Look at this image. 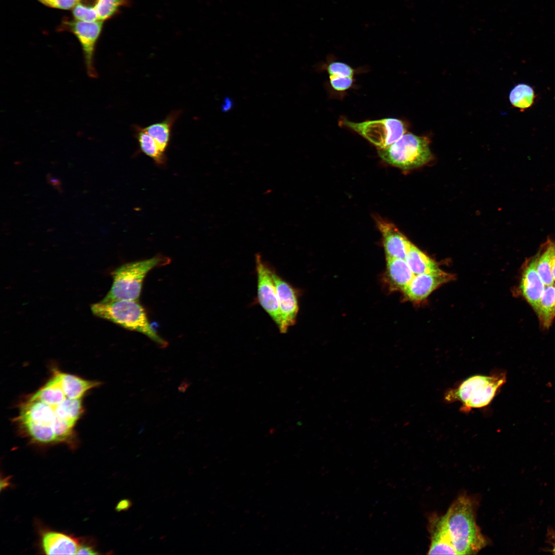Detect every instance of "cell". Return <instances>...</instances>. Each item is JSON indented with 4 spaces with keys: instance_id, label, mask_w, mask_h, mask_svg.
<instances>
[{
    "instance_id": "obj_1",
    "label": "cell",
    "mask_w": 555,
    "mask_h": 555,
    "mask_svg": "<svg viewBox=\"0 0 555 555\" xmlns=\"http://www.w3.org/2000/svg\"><path fill=\"white\" fill-rule=\"evenodd\" d=\"M476 509L473 498L461 495L442 516L457 554H476L487 545L476 522Z\"/></svg>"
},
{
    "instance_id": "obj_2",
    "label": "cell",
    "mask_w": 555,
    "mask_h": 555,
    "mask_svg": "<svg viewBox=\"0 0 555 555\" xmlns=\"http://www.w3.org/2000/svg\"><path fill=\"white\" fill-rule=\"evenodd\" d=\"M97 317L112 321L127 329L146 336L161 347L168 345L152 327L146 313L138 301L130 300L101 301L91 306Z\"/></svg>"
},
{
    "instance_id": "obj_3",
    "label": "cell",
    "mask_w": 555,
    "mask_h": 555,
    "mask_svg": "<svg viewBox=\"0 0 555 555\" xmlns=\"http://www.w3.org/2000/svg\"><path fill=\"white\" fill-rule=\"evenodd\" d=\"M168 257L158 255L149 259L122 265L113 272V282L103 301H138L142 284L148 272L153 268L169 264Z\"/></svg>"
},
{
    "instance_id": "obj_4",
    "label": "cell",
    "mask_w": 555,
    "mask_h": 555,
    "mask_svg": "<svg viewBox=\"0 0 555 555\" xmlns=\"http://www.w3.org/2000/svg\"><path fill=\"white\" fill-rule=\"evenodd\" d=\"M17 420L26 435L41 444L58 442L56 431L67 422L58 417L53 406L30 397L21 407Z\"/></svg>"
},
{
    "instance_id": "obj_5",
    "label": "cell",
    "mask_w": 555,
    "mask_h": 555,
    "mask_svg": "<svg viewBox=\"0 0 555 555\" xmlns=\"http://www.w3.org/2000/svg\"><path fill=\"white\" fill-rule=\"evenodd\" d=\"M506 379V374L502 372L489 376L474 375L449 390L445 398L448 402H460L465 411L483 408L491 402Z\"/></svg>"
},
{
    "instance_id": "obj_6",
    "label": "cell",
    "mask_w": 555,
    "mask_h": 555,
    "mask_svg": "<svg viewBox=\"0 0 555 555\" xmlns=\"http://www.w3.org/2000/svg\"><path fill=\"white\" fill-rule=\"evenodd\" d=\"M378 154L387 163L404 170L419 167L431 159L429 141L424 137L404 134L390 146L379 149Z\"/></svg>"
},
{
    "instance_id": "obj_7",
    "label": "cell",
    "mask_w": 555,
    "mask_h": 555,
    "mask_svg": "<svg viewBox=\"0 0 555 555\" xmlns=\"http://www.w3.org/2000/svg\"><path fill=\"white\" fill-rule=\"evenodd\" d=\"M341 123L359 134L379 149L390 146L399 139L406 131L403 121L393 118L361 122L343 119Z\"/></svg>"
},
{
    "instance_id": "obj_8",
    "label": "cell",
    "mask_w": 555,
    "mask_h": 555,
    "mask_svg": "<svg viewBox=\"0 0 555 555\" xmlns=\"http://www.w3.org/2000/svg\"><path fill=\"white\" fill-rule=\"evenodd\" d=\"M258 303L279 329L281 317L278 298L272 272L273 268L260 253L255 256Z\"/></svg>"
},
{
    "instance_id": "obj_9",
    "label": "cell",
    "mask_w": 555,
    "mask_h": 555,
    "mask_svg": "<svg viewBox=\"0 0 555 555\" xmlns=\"http://www.w3.org/2000/svg\"><path fill=\"white\" fill-rule=\"evenodd\" d=\"M103 22H87L75 19L65 22L67 28L76 36L81 44L86 72L91 78H95L98 75L95 66V51Z\"/></svg>"
},
{
    "instance_id": "obj_10",
    "label": "cell",
    "mask_w": 555,
    "mask_h": 555,
    "mask_svg": "<svg viewBox=\"0 0 555 555\" xmlns=\"http://www.w3.org/2000/svg\"><path fill=\"white\" fill-rule=\"evenodd\" d=\"M272 275L275 284L281 317V325L279 329L282 334L295 324L299 307L297 290L283 279L273 268Z\"/></svg>"
},
{
    "instance_id": "obj_11",
    "label": "cell",
    "mask_w": 555,
    "mask_h": 555,
    "mask_svg": "<svg viewBox=\"0 0 555 555\" xmlns=\"http://www.w3.org/2000/svg\"><path fill=\"white\" fill-rule=\"evenodd\" d=\"M453 275L441 269L429 273L414 275L403 291L405 297L413 302L425 299L436 289L453 279Z\"/></svg>"
},
{
    "instance_id": "obj_12",
    "label": "cell",
    "mask_w": 555,
    "mask_h": 555,
    "mask_svg": "<svg viewBox=\"0 0 555 555\" xmlns=\"http://www.w3.org/2000/svg\"><path fill=\"white\" fill-rule=\"evenodd\" d=\"M377 226L382 235L386 258L404 259L412 243L392 223L376 218Z\"/></svg>"
},
{
    "instance_id": "obj_13",
    "label": "cell",
    "mask_w": 555,
    "mask_h": 555,
    "mask_svg": "<svg viewBox=\"0 0 555 555\" xmlns=\"http://www.w3.org/2000/svg\"><path fill=\"white\" fill-rule=\"evenodd\" d=\"M545 286L537 271L536 258L534 256L527 263L523 269L520 289L522 295L535 311L538 308Z\"/></svg>"
},
{
    "instance_id": "obj_14",
    "label": "cell",
    "mask_w": 555,
    "mask_h": 555,
    "mask_svg": "<svg viewBox=\"0 0 555 555\" xmlns=\"http://www.w3.org/2000/svg\"><path fill=\"white\" fill-rule=\"evenodd\" d=\"M41 544L47 554H76L80 546L76 539L55 531L44 533Z\"/></svg>"
},
{
    "instance_id": "obj_15",
    "label": "cell",
    "mask_w": 555,
    "mask_h": 555,
    "mask_svg": "<svg viewBox=\"0 0 555 555\" xmlns=\"http://www.w3.org/2000/svg\"><path fill=\"white\" fill-rule=\"evenodd\" d=\"M430 533L429 554H457L442 516L432 520Z\"/></svg>"
},
{
    "instance_id": "obj_16",
    "label": "cell",
    "mask_w": 555,
    "mask_h": 555,
    "mask_svg": "<svg viewBox=\"0 0 555 555\" xmlns=\"http://www.w3.org/2000/svg\"><path fill=\"white\" fill-rule=\"evenodd\" d=\"M55 370L61 387L70 399H82L87 391L100 384L98 381L85 380L74 375Z\"/></svg>"
},
{
    "instance_id": "obj_17",
    "label": "cell",
    "mask_w": 555,
    "mask_h": 555,
    "mask_svg": "<svg viewBox=\"0 0 555 555\" xmlns=\"http://www.w3.org/2000/svg\"><path fill=\"white\" fill-rule=\"evenodd\" d=\"M386 275L392 288L403 291L414 274L404 259L386 258Z\"/></svg>"
},
{
    "instance_id": "obj_18",
    "label": "cell",
    "mask_w": 555,
    "mask_h": 555,
    "mask_svg": "<svg viewBox=\"0 0 555 555\" xmlns=\"http://www.w3.org/2000/svg\"><path fill=\"white\" fill-rule=\"evenodd\" d=\"M180 114V111L172 112L161 122L152 124L145 131L155 140L161 151L165 153L169 144L173 125Z\"/></svg>"
},
{
    "instance_id": "obj_19",
    "label": "cell",
    "mask_w": 555,
    "mask_h": 555,
    "mask_svg": "<svg viewBox=\"0 0 555 555\" xmlns=\"http://www.w3.org/2000/svg\"><path fill=\"white\" fill-rule=\"evenodd\" d=\"M405 260L414 275L429 273L440 269L435 261L412 244Z\"/></svg>"
},
{
    "instance_id": "obj_20",
    "label": "cell",
    "mask_w": 555,
    "mask_h": 555,
    "mask_svg": "<svg viewBox=\"0 0 555 555\" xmlns=\"http://www.w3.org/2000/svg\"><path fill=\"white\" fill-rule=\"evenodd\" d=\"M537 313L544 328H548L555 318V288L553 285L546 286L540 299Z\"/></svg>"
},
{
    "instance_id": "obj_21",
    "label": "cell",
    "mask_w": 555,
    "mask_h": 555,
    "mask_svg": "<svg viewBox=\"0 0 555 555\" xmlns=\"http://www.w3.org/2000/svg\"><path fill=\"white\" fill-rule=\"evenodd\" d=\"M134 131L141 151L157 164H164V153L161 151L157 142L145 131L144 127L135 125Z\"/></svg>"
},
{
    "instance_id": "obj_22",
    "label": "cell",
    "mask_w": 555,
    "mask_h": 555,
    "mask_svg": "<svg viewBox=\"0 0 555 555\" xmlns=\"http://www.w3.org/2000/svg\"><path fill=\"white\" fill-rule=\"evenodd\" d=\"M554 242L548 240L536 254L537 271L545 286L554 284L551 272V256Z\"/></svg>"
},
{
    "instance_id": "obj_23",
    "label": "cell",
    "mask_w": 555,
    "mask_h": 555,
    "mask_svg": "<svg viewBox=\"0 0 555 555\" xmlns=\"http://www.w3.org/2000/svg\"><path fill=\"white\" fill-rule=\"evenodd\" d=\"M535 94L533 88L527 84L520 83L514 86L509 94V100L514 107L524 110L532 106Z\"/></svg>"
},
{
    "instance_id": "obj_24",
    "label": "cell",
    "mask_w": 555,
    "mask_h": 555,
    "mask_svg": "<svg viewBox=\"0 0 555 555\" xmlns=\"http://www.w3.org/2000/svg\"><path fill=\"white\" fill-rule=\"evenodd\" d=\"M127 0H96L94 8L99 21H104L114 16L119 9L125 4Z\"/></svg>"
},
{
    "instance_id": "obj_25",
    "label": "cell",
    "mask_w": 555,
    "mask_h": 555,
    "mask_svg": "<svg viewBox=\"0 0 555 555\" xmlns=\"http://www.w3.org/2000/svg\"><path fill=\"white\" fill-rule=\"evenodd\" d=\"M72 14L75 20L81 21L92 22L99 21L94 8L79 2L72 9Z\"/></svg>"
},
{
    "instance_id": "obj_26",
    "label": "cell",
    "mask_w": 555,
    "mask_h": 555,
    "mask_svg": "<svg viewBox=\"0 0 555 555\" xmlns=\"http://www.w3.org/2000/svg\"><path fill=\"white\" fill-rule=\"evenodd\" d=\"M327 71L329 76L342 77H353L354 70L348 65L340 62H334L329 64Z\"/></svg>"
},
{
    "instance_id": "obj_27",
    "label": "cell",
    "mask_w": 555,
    "mask_h": 555,
    "mask_svg": "<svg viewBox=\"0 0 555 555\" xmlns=\"http://www.w3.org/2000/svg\"><path fill=\"white\" fill-rule=\"evenodd\" d=\"M42 4L52 8L62 10L73 9L79 0H36Z\"/></svg>"
},
{
    "instance_id": "obj_28",
    "label": "cell",
    "mask_w": 555,
    "mask_h": 555,
    "mask_svg": "<svg viewBox=\"0 0 555 555\" xmlns=\"http://www.w3.org/2000/svg\"><path fill=\"white\" fill-rule=\"evenodd\" d=\"M330 83L336 90L344 91L348 89L353 83V77L329 76Z\"/></svg>"
},
{
    "instance_id": "obj_29",
    "label": "cell",
    "mask_w": 555,
    "mask_h": 555,
    "mask_svg": "<svg viewBox=\"0 0 555 555\" xmlns=\"http://www.w3.org/2000/svg\"><path fill=\"white\" fill-rule=\"evenodd\" d=\"M132 506V501L128 498H124L120 501L115 508L117 511L120 512L128 510Z\"/></svg>"
},
{
    "instance_id": "obj_30",
    "label": "cell",
    "mask_w": 555,
    "mask_h": 555,
    "mask_svg": "<svg viewBox=\"0 0 555 555\" xmlns=\"http://www.w3.org/2000/svg\"><path fill=\"white\" fill-rule=\"evenodd\" d=\"M98 554L91 547L86 545H80L76 554Z\"/></svg>"
},
{
    "instance_id": "obj_31",
    "label": "cell",
    "mask_w": 555,
    "mask_h": 555,
    "mask_svg": "<svg viewBox=\"0 0 555 555\" xmlns=\"http://www.w3.org/2000/svg\"><path fill=\"white\" fill-rule=\"evenodd\" d=\"M551 272L553 280L555 281V242H554L551 256Z\"/></svg>"
},
{
    "instance_id": "obj_32",
    "label": "cell",
    "mask_w": 555,
    "mask_h": 555,
    "mask_svg": "<svg viewBox=\"0 0 555 555\" xmlns=\"http://www.w3.org/2000/svg\"><path fill=\"white\" fill-rule=\"evenodd\" d=\"M232 100L229 98H226L225 100L224 104L223 105V110L227 111L229 110L232 106Z\"/></svg>"
},
{
    "instance_id": "obj_33",
    "label": "cell",
    "mask_w": 555,
    "mask_h": 555,
    "mask_svg": "<svg viewBox=\"0 0 555 555\" xmlns=\"http://www.w3.org/2000/svg\"><path fill=\"white\" fill-rule=\"evenodd\" d=\"M49 181H50V183L51 184H52L53 186H57V187H58V189H59L58 186L60 185V182L59 181H58V179H56L55 178H50Z\"/></svg>"
},
{
    "instance_id": "obj_34",
    "label": "cell",
    "mask_w": 555,
    "mask_h": 555,
    "mask_svg": "<svg viewBox=\"0 0 555 555\" xmlns=\"http://www.w3.org/2000/svg\"><path fill=\"white\" fill-rule=\"evenodd\" d=\"M552 551H553V553H554L555 554V541H554V546H553V549H552Z\"/></svg>"
},
{
    "instance_id": "obj_35",
    "label": "cell",
    "mask_w": 555,
    "mask_h": 555,
    "mask_svg": "<svg viewBox=\"0 0 555 555\" xmlns=\"http://www.w3.org/2000/svg\"><path fill=\"white\" fill-rule=\"evenodd\" d=\"M554 288H555V284H554Z\"/></svg>"
}]
</instances>
